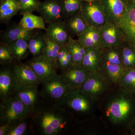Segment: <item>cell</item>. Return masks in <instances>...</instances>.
Instances as JSON below:
<instances>
[{
    "instance_id": "39",
    "label": "cell",
    "mask_w": 135,
    "mask_h": 135,
    "mask_svg": "<svg viewBox=\"0 0 135 135\" xmlns=\"http://www.w3.org/2000/svg\"><path fill=\"white\" fill-rule=\"evenodd\" d=\"M133 134L135 135V128L133 131Z\"/></svg>"
},
{
    "instance_id": "32",
    "label": "cell",
    "mask_w": 135,
    "mask_h": 135,
    "mask_svg": "<svg viewBox=\"0 0 135 135\" xmlns=\"http://www.w3.org/2000/svg\"><path fill=\"white\" fill-rule=\"evenodd\" d=\"M46 46L42 54L50 58L57 64V56L62 46L57 42L51 38L46 34Z\"/></svg>"
},
{
    "instance_id": "27",
    "label": "cell",
    "mask_w": 135,
    "mask_h": 135,
    "mask_svg": "<svg viewBox=\"0 0 135 135\" xmlns=\"http://www.w3.org/2000/svg\"><path fill=\"white\" fill-rule=\"evenodd\" d=\"M46 46V34L36 33L28 41L29 53L33 57L42 55Z\"/></svg>"
},
{
    "instance_id": "9",
    "label": "cell",
    "mask_w": 135,
    "mask_h": 135,
    "mask_svg": "<svg viewBox=\"0 0 135 135\" xmlns=\"http://www.w3.org/2000/svg\"><path fill=\"white\" fill-rule=\"evenodd\" d=\"M90 100L80 90H70L57 105L63 109L69 108L76 112L83 113L90 109Z\"/></svg>"
},
{
    "instance_id": "35",
    "label": "cell",
    "mask_w": 135,
    "mask_h": 135,
    "mask_svg": "<svg viewBox=\"0 0 135 135\" xmlns=\"http://www.w3.org/2000/svg\"><path fill=\"white\" fill-rule=\"evenodd\" d=\"M14 59L7 44L1 42L0 44V63L5 65L11 64Z\"/></svg>"
},
{
    "instance_id": "12",
    "label": "cell",
    "mask_w": 135,
    "mask_h": 135,
    "mask_svg": "<svg viewBox=\"0 0 135 135\" xmlns=\"http://www.w3.org/2000/svg\"><path fill=\"white\" fill-rule=\"evenodd\" d=\"M11 65V64H10ZM4 65L0 70V97L4 101L12 96L19 85L15 77L12 65Z\"/></svg>"
},
{
    "instance_id": "10",
    "label": "cell",
    "mask_w": 135,
    "mask_h": 135,
    "mask_svg": "<svg viewBox=\"0 0 135 135\" xmlns=\"http://www.w3.org/2000/svg\"><path fill=\"white\" fill-rule=\"evenodd\" d=\"M100 48H121L125 42L122 33L116 24L107 22L101 27Z\"/></svg>"
},
{
    "instance_id": "11",
    "label": "cell",
    "mask_w": 135,
    "mask_h": 135,
    "mask_svg": "<svg viewBox=\"0 0 135 135\" xmlns=\"http://www.w3.org/2000/svg\"><path fill=\"white\" fill-rule=\"evenodd\" d=\"M13 95L22 102L31 114L36 111L42 101L38 86H19Z\"/></svg>"
},
{
    "instance_id": "1",
    "label": "cell",
    "mask_w": 135,
    "mask_h": 135,
    "mask_svg": "<svg viewBox=\"0 0 135 135\" xmlns=\"http://www.w3.org/2000/svg\"><path fill=\"white\" fill-rule=\"evenodd\" d=\"M44 103L42 101L31 115V127L42 135H58L66 125L65 109L56 104Z\"/></svg>"
},
{
    "instance_id": "34",
    "label": "cell",
    "mask_w": 135,
    "mask_h": 135,
    "mask_svg": "<svg viewBox=\"0 0 135 135\" xmlns=\"http://www.w3.org/2000/svg\"><path fill=\"white\" fill-rule=\"evenodd\" d=\"M19 7V12L23 15L37 11L41 2L40 0H17Z\"/></svg>"
},
{
    "instance_id": "19",
    "label": "cell",
    "mask_w": 135,
    "mask_h": 135,
    "mask_svg": "<svg viewBox=\"0 0 135 135\" xmlns=\"http://www.w3.org/2000/svg\"><path fill=\"white\" fill-rule=\"evenodd\" d=\"M103 50L100 48L87 49L82 66L90 73L100 71L103 60Z\"/></svg>"
},
{
    "instance_id": "17",
    "label": "cell",
    "mask_w": 135,
    "mask_h": 135,
    "mask_svg": "<svg viewBox=\"0 0 135 135\" xmlns=\"http://www.w3.org/2000/svg\"><path fill=\"white\" fill-rule=\"evenodd\" d=\"M103 7L107 21L116 23L126 9L124 0H100Z\"/></svg>"
},
{
    "instance_id": "23",
    "label": "cell",
    "mask_w": 135,
    "mask_h": 135,
    "mask_svg": "<svg viewBox=\"0 0 135 135\" xmlns=\"http://www.w3.org/2000/svg\"><path fill=\"white\" fill-rule=\"evenodd\" d=\"M66 46L72 57L74 65L82 66L83 60L87 49L83 46L78 39L75 40L72 37L69 39Z\"/></svg>"
},
{
    "instance_id": "26",
    "label": "cell",
    "mask_w": 135,
    "mask_h": 135,
    "mask_svg": "<svg viewBox=\"0 0 135 135\" xmlns=\"http://www.w3.org/2000/svg\"><path fill=\"white\" fill-rule=\"evenodd\" d=\"M66 22L71 33L78 36L88 26L80 11L68 18Z\"/></svg>"
},
{
    "instance_id": "24",
    "label": "cell",
    "mask_w": 135,
    "mask_h": 135,
    "mask_svg": "<svg viewBox=\"0 0 135 135\" xmlns=\"http://www.w3.org/2000/svg\"><path fill=\"white\" fill-rule=\"evenodd\" d=\"M45 22L41 16H38L32 13H27L23 15V17L18 23L20 26L27 30L42 29L46 31Z\"/></svg>"
},
{
    "instance_id": "8",
    "label": "cell",
    "mask_w": 135,
    "mask_h": 135,
    "mask_svg": "<svg viewBox=\"0 0 135 135\" xmlns=\"http://www.w3.org/2000/svg\"><path fill=\"white\" fill-rule=\"evenodd\" d=\"M80 12L88 26L101 28L107 22L100 0L83 1Z\"/></svg>"
},
{
    "instance_id": "16",
    "label": "cell",
    "mask_w": 135,
    "mask_h": 135,
    "mask_svg": "<svg viewBox=\"0 0 135 135\" xmlns=\"http://www.w3.org/2000/svg\"><path fill=\"white\" fill-rule=\"evenodd\" d=\"M46 34L62 46H65L71 38L66 21L59 20L49 24L46 28Z\"/></svg>"
},
{
    "instance_id": "25",
    "label": "cell",
    "mask_w": 135,
    "mask_h": 135,
    "mask_svg": "<svg viewBox=\"0 0 135 135\" xmlns=\"http://www.w3.org/2000/svg\"><path fill=\"white\" fill-rule=\"evenodd\" d=\"M28 41L20 39L7 44L15 60L21 61L27 57L29 53Z\"/></svg>"
},
{
    "instance_id": "6",
    "label": "cell",
    "mask_w": 135,
    "mask_h": 135,
    "mask_svg": "<svg viewBox=\"0 0 135 135\" xmlns=\"http://www.w3.org/2000/svg\"><path fill=\"white\" fill-rule=\"evenodd\" d=\"M108 81V79L100 71L89 72L79 89L91 100H95L107 89Z\"/></svg>"
},
{
    "instance_id": "18",
    "label": "cell",
    "mask_w": 135,
    "mask_h": 135,
    "mask_svg": "<svg viewBox=\"0 0 135 135\" xmlns=\"http://www.w3.org/2000/svg\"><path fill=\"white\" fill-rule=\"evenodd\" d=\"M36 33L35 30H26L21 27L18 24H14L8 27L3 33L1 42L7 44L20 39L28 41Z\"/></svg>"
},
{
    "instance_id": "33",
    "label": "cell",
    "mask_w": 135,
    "mask_h": 135,
    "mask_svg": "<svg viewBox=\"0 0 135 135\" xmlns=\"http://www.w3.org/2000/svg\"><path fill=\"white\" fill-rule=\"evenodd\" d=\"M103 60L110 64L122 65L120 48H110L104 49Z\"/></svg>"
},
{
    "instance_id": "31",
    "label": "cell",
    "mask_w": 135,
    "mask_h": 135,
    "mask_svg": "<svg viewBox=\"0 0 135 135\" xmlns=\"http://www.w3.org/2000/svg\"><path fill=\"white\" fill-rule=\"evenodd\" d=\"M119 84L125 91L135 93V68L126 69Z\"/></svg>"
},
{
    "instance_id": "38",
    "label": "cell",
    "mask_w": 135,
    "mask_h": 135,
    "mask_svg": "<svg viewBox=\"0 0 135 135\" xmlns=\"http://www.w3.org/2000/svg\"><path fill=\"white\" fill-rule=\"evenodd\" d=\"M81 1L84 2H89L92 1H98V0H81Z\"/></svg>"
},
{
    "instance_id": "21",
    "label": "cell",
    "mask_w": 135,
    "mask_h": 135,
    "mask_svg": "<svg viewBox=\"0 0 135 135\" xmlns=\"http://www.w3.org/2000/svg\"><path fill=\"white\" fill-rule=\"evenodd\" d=\"M126 70L121 65L110 64L103 60L100 71L108 80L114 84H119Z\"/></svg>"
},
{
    "instance_id": "36",
    "label": "cell",
    "mask_w": 135,
    "mask_h": 135,
    "mask_svg": "<svg viewBox=\"0 0 135 135\" xmlns=\"http://www.w3.org/2000/svg\"><path fill=\"white\" fill-rule=\"evenodd\" d=\"M67 50L68 49L66 45L62 46L61 49L59 53L57 59V64L58 67L59 65L62 62V60L65 58Z\"/></svg>"
},
{
    "instance_id": "29",
    "label": "cell",
    "mask_w": 135,
    "mask_h": 135,
    "mask_svg": "<svg viewBox=\"0 0 135 135\" xmlns=\"http://www.w3.org/2000/svg\"><path fill=\"white\" fill-rule=\"evenodd\" d=\"M122 62L126 69L135 68V48L124 42L120 48Z\"/></svg>"
},
{
    "instance_id": "3",
    "label": "cell",
    "mask_w": 135,
    "mask_h": 135,
    "mask_svg": "<svg viewBox=\"0 0 135 135\" xmlns=\"http://www.w3.org/2000/svg\"><path fill=\"white\" fill-rule=\"evenodd\" d=\"M31 114L16 97L13 95L0 104L1 125H10Z\"/></svg>"
},
{
    "instance_id": "14",
    "label": "cell",
    "mask_w": 135,
    "mask_h": 135,
    "mask_svg": "<svg viewBox=\"0 0 135 135\" xmlns=\"http://www.w3.org/2000/svg\"><path fill=\"white\" fill-rule=\"evenodd\" d=\"M89 73L83 66L73 65L60 75L69 89L74 90L80 88Z\"/></svg>"
},
{
    "instance_id": "28",
    "label": "cell",
    "mask_w": 135,
    "mask_h": 135,
    "mask_svg": "<svg viewBox=\"0 0 135 135\" xmlns=\"http://www.w3.org/2000/svg\"><path fill=\"white\" fill-rule=\"evenodd\" d=\"M64 19H67L80 12L82 6L81 0H59Z\"/></svg>"
},
{
    "instance_id": "13",
    "label": "cell",
    "mask_w": 135,
    "mask_h": 135,
    "mask_svg": "<svg viewBox=\"0 0 135 135\" xmlns=\"http://www.w3.org/2000/svg\"><path fill=\"white\" fill-rule=\"evenodd\" d=\"M12 68L19 86H39L41 83L36 73L26 63L17 61L12 65Z\"/></svg>"
},
{
    "instance_id": "5",
    "label": "cell",
    "mask_w": 135,
    "mask_h": 135,
    "mask_svg": "<svg viewBox=\"0 0 135 135\" xmlns=\"http://www.w3.org/2000/svg\"><path fill=\"white\" fill-rule=\"evenodd\" d=\"M126 9L116 24L123 35L125 42L135 48V0H124Z\"/></svg>"
},
{
    "instance_id": "30",
    "label": "cell",
    "mask_w": 135,
    "mask_h": 135,
    "mask_svg": "<svg viewBox=\"0 0 135 135\" xmlns=\"http://www.w3.org/2000/svg\"><path fill=\"white\" fill-rule=\"evenodd\" d=\"M30 119L31 116H27L10 125L6 135L26 134L29 128H32Z\"/></svg>"
},
{
    "instance_id": "15",
    "label": "cell",
    "mask_w": 135,
    "mask_h": 135,
    "mask_svg": "<svg viewBox=\"0 0 135 135\" xmlns=\"http://www.w3.org/2000/svg\"><path fill=\"white\" fill-rule=\"evenodd\" d=\"M36 11L47 23L64 19L59 0H45L41 2Z\"/></svg>"
},
{
    "instance_id": "4",
    "label": "cell",
    "mask_w": 135,
    "mask_h": 135,
    "mask_svg": "<svg viewBox=\"0 0 135 135\" xmlns=\"http://www.w3.org/2000/svg\"><path fill=\"white\" fill-rule=\"evenodd\" d=\"M41 84L42 99L50 103L57 104L70 90L58 74Z\"/></svg>"
},
{
    "instance_id": "37",
    "label": "cell",
    "mask_w": 135,
    "mask_h": 135,
    "mask_svg": "<svg viewBox=\"0 0 135 135\" xmlns=\"http://www.w3.org/2000/svg\"><path fill=\"white\" fill-rule=\"evenodd\" d=\"M10 125L9 124L1 125L0 126V135H6Z\"/></svg>"
},
{
    "instance_id": "20",
    "label": "cell",
    "mask_w": 135,
    "mask_h": 135,
    "mask_svg": "<svg viewBox=\"0 0 135 135\" xmlns=\"http://www.w3.org/2000/svg\"><path fill=\"white\" fill-rule=\"evenodd\" d=\"M78 37L80 43L86 49L100 48L102 38L100 28L88 26Z\"/></svg>"
},
{
    "instance_id": "22",
    "label": "cell",
    "mask_w": 135,
    "mask_h": 135,
    "mask_svg": "<svg viewBox=\"0 0 135 135\" xmlns=\"http://www.w3.org/2000/svg\"><path fill=\"white\" fill-rule=\"evenodd\" d=\"M17 0H0V22L7 23L19 12Z\"/></svg>"
},
{
    "instance_id": "2",
    "label": "cell",
    "mask_w": 135,
    "mask_h": 135,
    "mask_svg": "<svg viewBox=\"0 0 135 135\" xmlns=\"http://www.w3.org/2000/svg\"><path fill=\"white\" fill-rule=\"evenodd\" d=\"M134 93L126 91V93L114 98L106 110V115L111 122L119 123L135 119V101L132 95Z\"/></svg>"
},
{
    "instance_id": "7",
    "label": "cell",
    "mask_w": 135,
    "mask_h": 135,
    "mask_svg": "<svg viewBox=\"0 0 135 135\" xmlns=\"http://www.w3.org/2000/svg\"><path fill=\"white\" fill-rule=\"evenodd\" d=\"M26 63L36 73L41 83L48 80L57 74L59 68L56 64L43 54L33 57Z\"/></svg>"
}]
</instances>
